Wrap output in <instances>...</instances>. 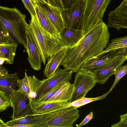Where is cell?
Wrapping results in <instances>:
<instances>
[{
  "label": "cell",
  "mask_w": 127,
  "mask_h": 127,
  "mask_svg": "<svg viewBox=\"0 0 127 127\" xmlns=\"http://www.w3.org/2000/svg\"><path fill=\"white\" fill-rule=\"evenodd\" d=\"M40 26L45 40L48 59L59 52L68 48L61 37L49 33Z\"/></svg>",
  "instance_id": "obj_14"
},
{
  "label": "cell",
  "mask_w": 127,
  "mask_h": 127,
  "mask_svg": "<svg viewBox=\"0 0 127 127\" xmlns=\"http://www.w3.org/2000/svg\"><path fill=\"white\" fill-rule=\"evenodd\" d=\"M14 43L15 42L9 33L2 26L0 25V44Z\"/></svg>",
  "instance_id": "obj_30"
},
{
  "label": "cell",
  "mask_w": 127,
  "mask_h": 127,
  "mask_svg": "<svg viewBox=\"0 0 127 127\" xmlns=\"http://www.w3.org/2000/svg\"><path fill=\"white\" fill-rule=\"evenodd\" d=\"M127 74V64L123 66L121 65L118 67L116 70L114 74L115 78L114 82L109 90L111 91L121 79Z\"/></svg>",
  "instance_id": "obj_29"
},
{
  "label": "cell",
  "mask_w": 127,
  "mask_h": 127,
  "mask_svg": "<svg viewBox=\"0 0 127 127\" xmlns=\"http://www.w3.org/2000/svg\"><path fill=\"white\" fill-rule=\"evenodd\" d=\"M61 109L42 114L33 115L37 121L36 127H44L46 122L55 116Z\"/></svg>",
  "instance_id": "obj_26"
},
{
  "label": "cell",
  "mask_w": 127,
  "mask_h": 127,
  "mask_svg": "<svg viewBox=\"0 0 127 127\" xmlns=\"http://www.w3.org/2000/svg\"><path fill=\"white\" fill-rule=\"evenodd\" d=\"M67 49L59 52L48 59L44 70V76L47 78L51 77L61 65Z\"/></svg>",
  "instance_id": "obj_18"
},
{
  "label": "cell",
  "mask_w": 127,
  "mask_h": 127,
  "mask_svg": "<svg viewBox=\"0 0 127 127\" xmlns=\"http://www.w3.org/2000/svg\"><path fill=\"white\" fill-rule=\"evenodd\" d=\"M36 4L47 16L60 33L65 28L62 9L57 6H53L47 2H38Z\"/></svg>",
  "instance_id": "obj_15"
},
{
  "label": "cell",
  "mask_w": 127,
  "mask_h": 127,
  "mask_svg": "<svg viewBox=\"0 0 127 127\" xmlns=\"http://www.w3.org/2000/svg\"><path fill=\"white\" fill-rule=\"evenodd\" d=\"M38 2L40 3H45L46 2L45 0H37Z\"/></svg>",
  "instance_id": "obj_42"
},
{
  "label": "cell",
  "mask_w": 127,
  "mask_h": 127,
  "mask_svg": "<svg viewBox=\"0 0 127 127\" xmlns=\"http://www.w3.org/2000/svg\"><path fill=\"white\" fill-rule=\"evenodd\" d=\"M124 56L127 58V46L125 47L124 51Z\"/></svg>",
  "instance_id": "obj_39"
},
{
  "label": "cell",
  "mask_w": 127,
  "mask_h": 127,
  "mask_svg": "<svg viewBox=\"0 0 127 127\" xmlns=\"http://www.w3.org/2000/svg\"><path fill=\"white\" fill-rule=\"evenodd\" d=\"M31 17V20L27 26V30L37 46L40 54L42 61L45 65L48 58L44 39L40 24L35 17L32 16Z\"/></svg>",
  "instance_id": "obj_10"
},
{
  "label": "cell",
  "mask_w": 127,
  "mask_h": 127,
  "mask_svg": "<svg viewBox=\"0 0 127 127\" xmlns=\"http://www.w3.org/2000/svg\"><path fill=\"white\" fill-rule=\"evenodd\" d=\"M34 6L36 15V18L42 27L49 33L61 37L60 32L47 16L36 4Z\"/></svg>",
  "instance_id": "obj_20"
},
{
  "label": "cell",
  "mask_w": 127,
  "mask_h": 127,
  "mask_svg": "<svg viewBox=\"0 0 127 127\" xmlns=\"http://www.w3.org/2000/svg\"><path fill=\"white\" fill-rule=\"evenodd\" d=\"M25 8L28 10L31 15L36 18V15L34 4L31 0H22Z\"/></svg>",
  "instance_id": "obj_32"
},
{
  "label": "cell",
  "mask_w": 127,
  "mask_h": 127,
  "mask_svg": "<svg viewBox=\"0 0 127 127\" xmlns=\"http://www.w3.org/2000/svg\"><path fill=\"white\" fill-rule=\"evenodd\" d=\"M120 121L118 123L113 124L112 127H118L122 124H127V113L121 115L120 116Z\"/></svg>",
  "instance_id": "obj_34"
},
{
  "label": "cell",
  "mask_w": 127,
  "mask_h": 127,
  "mask_svg": "<svg viewBox=\"0 0 127 127\" xmlns=\"http://www.w3.org/2000/svg\"><path fill=\"white\" fill-rule=\"evenodd\" d=\"M9 106H12L10 96L5 92L0 91V112L4 111Z\"/></svg>",
  "instance_id": "obj_28"
},
{
  "label": "cell",
  "mask_w": 127,
  "mask_h": 127,
  "mask_svg": "<svg viewBox=\"0 0 127 127\" xmlns=\"http://www.w3.org/2000/svg\"><path fill=\"white\" fill-rule=\"evenodd\" d=\"M26 15L16 7L0 6V25L9 33L15 42L27 46Z\"/></svg>",
  "instance_id": "obj_2"
},
{
  "label": "cell",
  "mask_w": 127,
  "mask_h": 127,
  "mask_svg": "<svg viewBox=\"0 0 127 127\" xmlns=\"http://www.w3.org/2000/svg\"><path fill=\"white\" fill-rule=\"evenodd\" d=\"M73 72L72 71L58 67L53 75L46 79V81L39 90L36 98L33 102H36L57 85L69 81L72 79Z\"/></svg>",
  "instance_id": "obj_8"
},
{
  "label": "cell",
  "mask_w": 127,
  "mask_h": 127,
  "mask_svg": "<svg viewBox=\"0 0 127 127\" xmlns=\"http://www.w3.org/2000/svg\"><path fill=\"white\" fill-rule=\"evenodd\" d=\"M108 27L103 22L98 23L86 31L76 44L68 47L61 64L64 68L77 73L86 61L102 53L109 41Z\"/></svg>",
  "instance_id": "obj_1"
},
{
  "label": "cell",
  "mask_w": 127,
  "mask_h": 127,
  "mask_svg": "<svg viewBox=\"0 0 127 127\" xmlns=\"http://www.w3.org/2000/svg\"><path fill=\"white\" fill-rule=\"evenodd\" d=\"M34 5L37 4L38 2L37 0H31Z\"/></svg>",
  "instance_id": "obj_40"
},
{
  "label": "cell",
  "mask_w": 127,
  "mask_h": 127,
  "mask_svg": "<svg viewBox=\"0 0 127 127\" xmlns=\"http://www.w3.org/2000/svg\"><path fill=\"white\" fill-rule=\"evenodd\" d=\"M13 113L10 117L12 119L32 114L31 102L28 96L22 92L14 90L10 96Z\"/></svg>",
  "instance_id": "obj_9"
},
{
  "label": "cell",
  "mask_w": 127,
  "mask_h": 127,
  "mask_svg": "<svg viewBox=\"0 0 127 127\" xmlns=\"http://www.w3.org/2000/svg\"><path fill=\"white\" fill-rule=\"evenodd\" d=\"M55 4L61 9L65 8V7L64 4L63 0H53Z\"/></svg>",
  "instance_id": "obj_36"
},
{
  "label": "cell",
  "mask_w": 127,
  "mask_h": 127,
  "mask_svg": "<svg viewBox=\"0 0 127 127\" xmlns=\"http://www.w3.org/2000/svg\"><path fill=\"white\" fill-rule=\"evenodd\" d=\"M118 127H127V124L121 125L119 126Z\"/></svg>",
  "instance_id": "obj_41"
},
{
  "label": "cell",
  "mask_w": 127,
  "mask_h": 127,
  "mask_svg": "<svg viewBox=\"0 0 127 127\" xmlns=\"http://www.w3.org/2000/svg\"><path fill=\"white\" fill-rule=\"evenodd\" d=\"M24 77L18 80L17 87L18 89L25 94L28 97L31 102L34 101L38 92L46 80V79L40 80L33 75L28 76L26 71Z\"/></svg>",
  "instance_id": "obj_11"
},
{
  "label": "cell",
  "mask_w": 127,
  "mask_h": 127,
  "mask_svg": "<svg viewBox=\"0 0 127 127\" xmlns=\"http://www.w3.org/2000/svg\"><path fill=\"white\" fill-rule=\"evenodd\" d=\"M34 127L33 126L27 125L23 124H16L12 126H11L10 127Z\"/></svg>",
  "instance_id": "obj_37"
},
{
  "label": "cell",
  "mask_w": 127,
  "mask_h": 127,
  "mask_svg": "<svg viewBox=\"0 0 127 127\" xmlns=\"http://www.w3.org/2000/svg\"><path fill=\"white\" fill-rule=\"evenodd\" d=\"M84 0H78L67 8L62 9L65 28L81 30Z\"/></svg>",
  "instance_id": "obj_5"
},
{
  "label": "cell",
  "mask_w": 127,
  "mask_h": 127,
  "mask_svg": "<svg viewBox=\"0 0 127 127\" xmlns=\"http://www.w3.org/2000/svg\"><path fill=\"white\" fill-rule=\"evenodd\" d=\"M111 0H84V8L81 31H86L103 22V17Z\"/></svg>",
  "instance_id": "obj_3"
},
{
  "label": "cell",
  "mask_w": 127,
  "mask_h": 127,
  "mask_svg": "<svg viewBox=\"0 0 127 127\" xmlns=\"http://www.w3.org/2000/svg\"><path fill=\"white\" fill-rule=\"evenodd\" d=\"M80 116L77 108L70 106L61 109L56 115L48 121L44 127H73Z\"/></svg>",
  "instance_id": "obj_6"
},
{
  "label": "cell",
  "mask_w": 127,
  "mask_h": 127,
  "mask_svg": "<svg viewBox=\"0 0 127 127\" xmlns=\"http://www.w3.org/2000/svg\"><path fill=\"white\" fill-rule=\"evenodd\" d=\"M74 88L69 81L66 82L55 93L47 102L56 101L69 100L71 102Z\"/></svg>",
  "instance_id": "obj_21"
},
{
  "label": "cell",
  "mask_w": 127,
  "mask_h": 127,
  "mask_svg": "<svg viewBox=\"0 0 127 127\" xmlns=\"http://www.w3.org/2000/svg\"><path fill=\"white\" fill-rule=\"evenodd\" d=\"M94 118L93 112L92 111L90 112L82 122L81 123L78 124H76V126L77 127H80L88 123Z\"/></svg>",
  "instance_id": "obj_33"
},
{
  "label": "cell",
  "mask_w": 127,
  "mask_h": 127,
  "mask_svg": "<svg viewBox=\"0 0 127 127\" xmlns=\"http://www.w3.org/2000/svg\"><path fill=\"white\" fill-rule=\"evenodd\" d=\"M71 102L69 100L46 102H31L33 115L39 114L65 108Z\"/></svg>",
  "instance_id": "obj_17"
},
{
  "label": "cell",
  "mask_w": 127,
  "mask_h": 127,
  "mask_svg": "<svg viewBox=\"0 0 127 127\" xmlns=\"http://www.w3.org/2000/svg\"><path fill=\"white\" fill-rule=\"evenodd\" d=\"M123 1H125V2H127V0H124Z\"/></svg>",
  "instance_id": "obj_43"
},
{
  "label": "cell",
  "mask_w": 127,
  "mask_h": 127,
  "mask_svg": "<svg viewBox=\"0 0 127 127\" xmlns=\"http://www.w3.org/2000/svg\"><path fill=\"white\" fill-rule=\"evenodd\" d=\"M127 60L124 56L118 57L103 65L96 70L93 75L97 83L104 84L111 76L114 75L116 70Z\"/></svg>",
  "instance_id": "obj_12"
},
{
  "label": "cell",
  "mask_w": 127,
  "mask_h": 127,
  "mask_svg": "<svg viewBox=\"0 0 127 127\" xmlns=\"http://www.w3.org/2000/svg\"><path fill=\"white\" fill-rule=\"evenodd\" d=\"M8 71L5 68L3 65H0V78L5 77L8 75Z\"/></svg>",
  "instance_id": "obj_35"
},
{
  "label": "cell",
  "mask_w": 127,
  "mask_h": 127,
  "mask_svg": "<svg viewBox=\"0 0 127 127\" xmlns=\"http://www.w3.org/2000/svg\"><path fill=\"white\" fill-rule=\"evenodd\" d=\"M19 79L17 72L0 77V91L5 92L10 97L14 91L16 90L17 81Z\"/></svg>",
  "instance_id": "obj_22"
},
{
  "label": "cell",
  "mask_w": 127,
  "mask_h": 127,
  "mask_svg": "<svg viewBox=\"0 0 127 127\" xmlns=\"http://www.w3.org/2000/svg\"><path fill=\"white\" fill-rule=\"evenodd\" d=\"M97 83L94 75L80 71L75 74L74 90L71 102L84 98Z\"/></svg>",
  "instance_id": "obj_7"
},
{
  "label": "cell",
  "mask_w": 127,
  "mask_h": 127,
  "mask_svg": "<svg viewBox=\"0 0 127 127\" xmlns=\"http://www.w3.org/2000/svg\"><path fill=\"white\" fill-rule=\"evenodd\" d=\"M0 127H8V125L5 123H4L3 121L1 118L0 119Z\"/></svg>",
  "instance_id": "obj_38"
},
{
  "label": "cell",
  "mask_w": 127,
  "mask_h": 127,
  "mask_svg": "<svg viewBox=\"0 0 127 127\" xmlns=\"http://www.w3.org/2000/svg\"><path fill=\"white\" fill-rule=\"evenodd\" d=\"M125 47L102 52L86 61L81 66L79 71L93 74L95 71L105 64L121 56H124Z\"/></svg>",
  "instance_id": "obj_4"
},
{
  "label": "cell",
  "mask_w": 127,
  "mask_h": 127,
  "mask_svg": "<svg viewBox=\"0 0 127 127\" xmlns=\"http://www.w3.org/2000/svg\"><path fill=\"white\" fill-rule=\"evenodd\" d=\"M127 46V35L115 38L110 41L105 49L102 52L105 53L110 50Z\"/></svg>",
  "instance_id": "obj_25"
},
{
  "label": "cell",
  "mask_w": 127,
  "mask_h": 127,
  "mask_svg": "<svg viewBox=\"0 0 127 127\" xmlns=\"http://www.w3.org/2000/svg\"><path fill=\"white\" fill-rule=\"evenodd\" d=\"M5 123L8 127L18 124L30 125L36 127L37 121L32 114H31L12 119Z\"/></svg>",
  "instance_id": "obj_24"
},
{
  "label": "cell",
  "mask_w": 127,
  "mask_h": 127,
  "mask_svg": "<svg viewBox=\"0 0 127 127\" xmlns=\"http://www.w3.org/2000/svg\"><path fill=\"white\" fill-rule=\"evenodd\" d=\"M108 19V27L117 30L127 29V2L123 1L114 11H110Z\"/></svg>",
  "instance_id": "obj_13"
},
{
  "label": "cell",
  "mask_w": 127,
  "mask_h": 127,
  "mask_svg": "<svg viewBox=\"0 0 127 127\" xmlns=\"http://www.w3.org/2000/svg\"><path fill=\"white\" fill-rule=\"evenodd\" d=\"M18 45L15 43L0 44V58L4 60V63H13Z\"/></svg>",
  "instance_id": "obj_23"
},
{
  "label": "cell",
  "mask_w": 127,
  "mask_h": 127,
  "mask_svg": "<svg viewBox=\"0 0 127 127\" xmlns=\"http://www.w3.org/2000/svg\"><path fill=\"white\" fill-rule=\"evenodd\" d=\"M85 32L81 30L65 28L60 32L62 39L68 47L76 44L84 36Z\"/></svg>",
  "instance_id": "obj_19"
},
{
  "label": "cell",
  "mask_w": 127,
  "mask_h": 127,
  "mask_svg": "<svg viewBox=\"0 0 127 127\" xmlns=\"http://www.w3.org/2000/svg\"><path fill=\"white\" fill-rule=\"evenodd\" d=\"M66 82L57 85L47 93L41 97L36 102H46L47 101L54 95L57 91Z\"/></svg>",
  "instance_id": "obj_31"
},
{
  "label": "cell",
  "mask_w": 127,
  "mask_h": 127,
  "mask_svg": "<svg viewBox=\"0 0 127 127\" xmlns=\"http://www.w3.org/2000/svg\"><path fill=\"white\" fill-rule=\"evenodd\" d=\"M26 38L27 46L26 49L28 54V60L33 69L39 71L41 69L42 62L40 54L33 39L27 31Z\"/></svg>",
  "instance_id": "obj_16"
},
{
  "label": "cell",
  "mask_w": 127,
  "mask_h": 127,
  "mask_svg": "<svg viewBox=\"0 0 127 127\" xmlns=\"http://www.w3.org/2000/svg\"><path fill=\"white\" fill-rule=\"evenodd\" d=\"M111 92V91L109 90L103 95L95 98H86L84 97L73 102H71L66 106L65 108L70 106H74L77 108L93 101L103 99L105 98Z\"/></svg>",
  "instance_id": "obj_27"
}]
</instances>
